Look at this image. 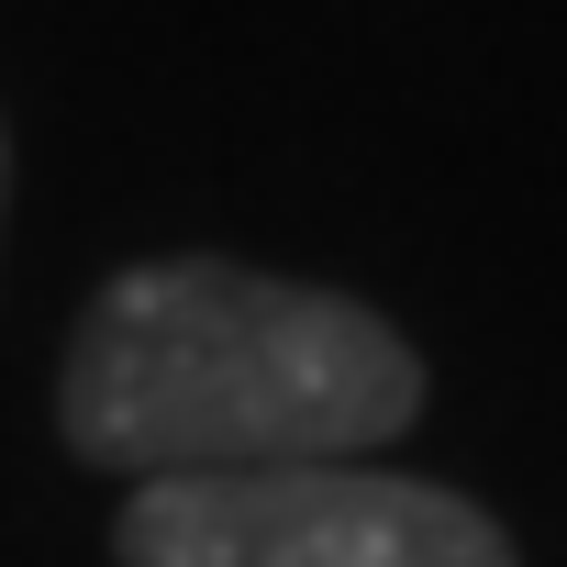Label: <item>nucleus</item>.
<instances>
[{"label":"nucleus","instance_id":"f257e3e1","mask_svg":"<svg viewBox=\"0 0 567 567\" xmlns=\"http://www.w3.org/2000/svg\"><path fill=\"white\" fill-rule=\"evenodd\" d=\"M423 412V357L346 290L234 256L123 267L68 334L56 423L112 478L346 467Z\"/></svg>","mask_w":567,"mask_h":567},{"label":"nucleus","instance_id":"f03ea898","mask_svg":"<svg viewBox=\"0 0 567 567\" xmlns=\"http://www.w3.org/2000/svg\"><path fill=\"white\" fill-rule=\"evenodd\" d=\"M112 545L123 567H512L478 501L357 456L245 478H134Z\"/></svg>","mask_w":567,"mask_h":567},{"label":"nucleus","instance_id":"7ed1b4c3","mask_svg":"<svg viewBox=\"0 0 567 567\" xmlns=\"http://www.w3.org/2000/svg\"><path fill=\"white\" fill-rule=\"evenodd\" d=\"M0 189H12V145H0Z\"/></svg>","mask_w":567,"mask_h":567}]
</instances>
